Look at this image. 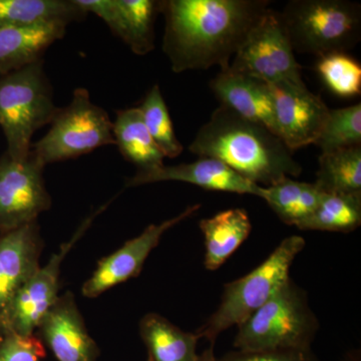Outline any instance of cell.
<instances>
[{
	"label": "cell",
	"instance_id": "cell-18",
	"mask_svg": "<svg viewBox=\"0 0 361 361\" xmlns=\"http://www.w3.org/2000/svg\"><path fill=\"white\" fill-rule=\"evenodd\" d=\"M68 25L49 23L0 28V75L42 61L45 51L66 35Z\"/></svg>",
	"mask_w": 361,
	"mask_h": 361
},
{
	"label": "cell",
	"instance_id": "cell-16",
	"mask_svg": "<svg viewBox=\"0 0 361 361\" xmlns=\"http://www.w3.org/2000/svg\"><path fill=\"white\" fill-rule=\"evenodd\" d=\"M167 180L188 183L209 191L253 195L261 199L264 195V187L258 186L244 179L222 161L206 157H201L193 163L164 165L146 172L137 171L135 176L127 180L126 187H137Z\"/></svg>",
	"mask_w": 361,
	"mask_h": 361
},
{
	"label": "cell",
	"instance_id": "cell-19",
	"mask_svg": "<svg viewBox=\"0 0 361 361\" xmlns=\"http://www.w3.org/2000/svg\"><path fill=\"white\" fill-rule=\"evenodd\" d=\"M205 242L204 266L209 271L219 269L248 238L252 230L246 210L229 209L201 220Z\"/></svg>",
	"mask_w": 361,
	"mask_h": 361
},
{
	"label": "cell",
	"instance_id": "cell-26",
	"mask_svg": "<svg viewBox=\"0 0 361 361\" xmlns=\"http://www.w3.org/2000/svg\"><path fill=\"white\" fill-rule=\"evenodd\" d=\"M137 108L141 111L149 135L165 158L174 159L180 156L184 147L175 134L167 104L158 85L149 90L141 106Z\"/></svg>",
	"mask_w": 361,
	"mask_h": 361
},
{
	"label": "cell",
	"instance_id": "cell-4",
	"mask_svg": "<svg viewBox=\"0 0 361 361\" xmlns=\"http://www.w3.org/2000/svg\"><path fill=\"white\" fill-rule=\"evenodd\" d=\"M319 322L306 291L289 278L269 300L238 326L237 350L311 348Z\"/></svg>",
	"mask_w": 361,
	"mask_h": 361
},
{
	"label": "cell",
	"instance_id": "cell-9",
	"mask_svg": "<svg viewBox=\"0 0 361 361\" xmlns=\"http://www.w3.org/2000/svg\"><path fill=\"white\" fill-rule=\"evenodd\" d=\"M106 205L87 218L78 227L75 235L63 243L49 262L39 267L13 297L0 325V336L13 334L20 336H32L37 325L52 304L59 298L61 266L73 246L89 229L97 214L103 212Z\"/></svg>",
	"mask_w": 361,
	"mask_h": 361
},
{
	"label": "cell",
	"instance_id": "cell-17",
	"mask_svg": "<svg viewBox=\"0 0 361 361\" xmlns=\"http://www.w3.org/2000/svg\"><path fill=\"white\" fill-rule=\"evenodd\" d=\"M210 87L221 106L277 135L269 85L228 68L216 75Z\"/></svg>",
	"mask_w": 361,
	"mask_h": 361
},
{
	"label": "cell",
	"instance_id": "cell-6",
	"mask_svg": "<svg viewBox=\"0 0 361 361\" xmlns=\"http://www.w3.org/2000/svg\"><path fill=\"white\" fill-rule=\"evenodd\" d=\"M294 51L322 56L360 42L361 9L348 0H291L280 13Z\"/></svg>",
	"mask_w": 361,
	"mask_h": 361
},
{
	"label": "cell",
	"instance_id": "cell-22",
	"mask_svg": "<svg viewBox=\"0 0 361 361\" xmlns=\"http://www.w3.org/2000/svg\"><path fill=\"white\" fill-rule=\"evenodd\" d=\"M87 13L75 0H0V28L84 20Z\"/></svg>",
	"mask_w": 361,
	"mask_h": 361
},
{
	"label": "cell",
	"instance_id": "cell-30",
	"mask_svg": "<svg viewBox=\"0 0 361 361\" xmlns=\"http://www.w3.org/2000/svg\"><path fill=\"white\" fill-rule=\"evenodd\" d=\"M218 361H319L312 349H272V350H233Z\"/></svg>",
	"mask_w": 361,
	"mask_h": 361
},
{
	"label": "cell",
	"instance_id": "cell-29",
	"mask_svg": "<svg viewBox=\"0 0 361 361\" xmlns=\"http://www.w3.org/2000/svg\"><path fill=\"white\" fill-rule=\"evenodd\" d=\"M45 357L44 343L39 337L6 334L0 336V361H40Z\"/></svg>",
	"mask_w": 361,
	"mask_h": 361
},
{
	"label": "cell",
	"instance_id": "cell-20",
	"mask_svg": "<svg viewBox=\"0 0 361 361\" xmlns=\"http://www.w3.org/2000/svg\"><path fill=\"white\" fill-rule=\"evenodd\" d=\"M140 336L148 353V361H197L199 337L185 332L158 313L140 320Z\"/></svg>",
	"mask_w": 361,
	"mask_h": 361
},
{
	"label": "cell",
	"instance_id": "cell-23",
	"mask_svg": "<svg viewBox=\"0 0 361 361\" xmlns=\"http://www.w3.org/2000/svg\"><path fill=\"white\" fill-rule=\"evenodd\" d=\"M323 194L315 183L298 182L287 177L264 188L262 199L284 224L297 227L314 212Z\"/></svg>",
	"mask_w": 361,
	"mask_h": 361
},
{
	"label": "cell",
	"instance_id": "cell-13",
	"mask_svg": "<svg viewBox=\"0 0 361 361\" xmlns=\"http://www.w3.org/2000/svg\"><path fill=\"white\" fill-rule=\"evenodd\" d=\"M35 336L59 361H97L99 348L87 332L75 295H59L40 320Z\"/></svg>",
	"mask_w": 361,
	"mask_h": 361
},
{
	"label": "cell",
	"instance_id": "cell-7",
	"mask_svg": "<svg viewBox=\"0 0 361 361\" xmlns=\"http://www.w3.org/2000/svg\"><path fill=\"white\" fill-rule=\"evenodd\" d=\"M109 145H115L110 116L92 103L89 90L78 87L70 104L59 109L47 134L32 144V153L47 166Z\"/></svg>",
	"mask_w": 361,
	"mask_h": 361
},
{
	"label": "cell",
	"instance_id": "cell-1",
	"mask_svg": "<svg viewBox=\"0 0 361 361\" xmlns=\"http://www.w3.org/2000/svg\"><path fill=\"white\" fill-rule=\"evenodd\" d=\"M267 0H163V51L174 73L226 71L252 27L269 8Z\"/></svg>",
	"mask_w": 361,
	"mask_h": 361
},
{
	"label": "cell",
	"instance_id": "cell-27",
	"mask_svg": "<svg viewBox=\"0 0 361 361\" xmlns=\"http://www.w3.org/2000/svg\"><path fill=\"white\" fill-rule=\"evenodd\" d=\"M322 153L361 146V104L329 109L326 122L315 142Z\"/></svg>",
	"mask_w": 361,
	"mask_h": 361
},
{
	"label": "cell",
	"instance_id": "cell-3",
	"mask_svg": "<svg viewBox=\"0 0 361 361\" xmlns=\"http://www.w3.org/2000/svg\"><path fill=\"white\" fill-rule=\"evenodd\" d=\"M59 109L44 59L0 75V127L13 160L25 161L30 156L33 135L51 125Z\"/></svg>",
	"mask_w": 361,
	"mask_h": 361
},
{
	"label": "cell",
	"instance_id": "cell-2",
	"mask_svg": "<svg viewBox=\"0 0 361 361\" xmlns=\"http://www.w3.org/2000/svg\"><path fill=\"white\" fill-rule=\"evenodd\" d=\"M199 157L222 161L242 178L269 187L299 177L302 167L283 141L260 123L220 106L202 126L189 147Z\"/></svg>",
	"mask_w": 361,
	"mask_h": 361
},
{
	"label": "cell",
	"instance_id": "cell-32",
	"mask_svg": "<svg viewBox=\"0 0 361 361\" xmlns=\"http://www.w3.org/2000/svg\"><path fill=\"white\" fill-rule=\"evenodd\" d=\"M343 361H360V351H351L344 357Z\"/></svg>",
	"mask_w": 361,
	"mask_h": 361
},
{
	"label": "cell",
	"instance_id": "cell-28",
	"mask_svg": "<svg viewBox=\"0 0 361 361\" xmlns=\"http://www.w3.org/2000/svg\"><path fill=\"white\" fill-rule=\"evenodd\" d=\"M316 71L334 94L341 97L360 96L361 66L346 52H334L319 56Z\"/></svg>",
	"mask_w": 361,
	"mask_h": 361
},
{
	"label": "cell",
	"instance_id": "cell-12",
	"mask_svg": "<svg viewBox=\"0 0 361 361\" xmlns=\"http://www.w3.org/2000/svg\"><path fill=\"white\" fill-rule=\"evenodd\" d=\"M269 87L278 137L292 152L315 144L329 113L322 97L305 85L278 84Z\"/></svg>",
	"mask_w": 361,
	"mask_h": 361
},
{
	"label": "cell",
	"instance_id": "cell-31",
	"mask_svg": "<svg viewBox=\"0 0 361 361\" xmlns=\"http://www.w3.org/2000/svg\"><path fill=\"white\" fill-rule=\"evenodd\" d=\"M197 361H218L217 358H216L215 353H214V345L210 344L209 348H207L201 355H199Z\"/></svg>",
	"mask_w": 361,
	"mask_h": 361
},
{
	"label": "cell",
	"instance_id": "cell-25",
	"mask_svg": "<svg viewBox=\"0 0 361 361\" xmlns=\"http://www.w3.org/2000/svg\"><path fill=\"white\" fill-rule=\"evenodd\" d=\"M361 223V195L323 194L319 205L297 228L304 231L349 233Z\"/></svg>",
	"mask_w": 361,
	"mask_h": 361
},
{
	"label": "cell",
	"instance_id": "cell-8",
	"mask_svg": "<svg viewBox=\"0 0 361 361\" xmlns=\"http://www.w3.org/2000/svg\"><path fill=\"white\" fill-rule=\"evenodd\" d=\"M229 68L268 85H305L281 16L270 8L252 27Z\"/></svg>",
	"mask_w": 361,
	"mask_h": 361
},
{
	"label": "cell",
	"instance_id": "cell-24",
	"mask_svg": "<svg viewBox=\"0 0 361 361\" xmlns=\"http://www.w3.org/2000/svg\"><path fill=\"white\" fill-rule=\"evenodd\" d=\"M316 186L323 193L361 195V146L322 153Z\"/></svg>",
	"mask_w": 361,
	"mask_h": 361
},
{
	"label": "cell",
	"instance_id": "cell-15",
	"mask_svg": "<svg viewBox=\"0 0 361 361\" xmlns=\"http://www.w3.org/2000/svg\"><path fill=\"white\" fill-rule=\"evenodd\" d=\"M44 247L37 220L0 233V325L13 297L39 270Z\"/></svg>",
	"mask_w": 361,
	"mask_h": 361
},
{
	"label": "cell",
	"instance_id": "cell-21",
	"mask_svg": "<svg viewBox=\"0 0 361 361\" xmlns=\"http://www.w3.org/2000/svg\"><path fill=\"white\" fill-rule=\"evenodd\" d=\"M116 115L114 140L123 158L134 164L139 172L164 166L165 156L149 135L139 108L116 111Z\"/></svg>",
	"mask_w": 361,
	"mask_h": 361
},
{
	"label": "cell",
	"instance_id": "cell-14",
	"mask_svg": "<svg viewBox=\"0 0 361 361\" xmlns=\"http://www.w3.org/2000/svg\"><path fill=\"white\" fill-rule=\"evenodd\" d=\"M87 13L96 14L130 51L146 56L155 49V23L160 0H75Z\"/></svg>",
	"mask_w": 361,
	"mask_h": 361
},
{
	"label": "cell",
	"instance_id": "cell-10",
	"mask_svg": "<svg viewBox=\"0 0 361 361\" xmlns=\"http://www.w3.org/2000/svg\"><path fill=\"white\" fill-rule=\"evenodd\" d=\"M45 166L32 152L25 161L0 157V233L37 221L49 210L51 197L44 179Z\"/></svg>",
	"mask_w": 361,
	"mask_h": 361
},
{
	"label": "cell",
	"instance_id": "cell-5",
	"mask_svg": "<svg viewBox=\"0 0 361 361\" xmlns=\"http://www.w3.org/2000/svg\"><path fill=\"white\" fill-rule=\"evenodd\" d=\"M304 247L302 237H287L258 267L226 284L217 310L196 332L199 338L214 345L222 332L238 327L264 305L290 278L291 265Z\"/></svg>",
	"mask_w": 361,
	"mask_h": 361
},
{
	"label": "cell",
	"instance_id": "cell-11",
	"mask_svg": "<svg viewBox=\"0 0 361 361\" xmlns=\"http://www.w3.org/2000/svg\"><path fill=\"white\" fill-rule=\"evenodd\" d=\"M200 208V204H195L172 219L148 226L141 235L101 259L92 276L82 285V295L96 298L116 285L139 276L149 253L160 243L161 236L171 228L193 216Z\"/></svg>",
	"mask_w": 361,
	"mask_h": 361
}]
</instances>
